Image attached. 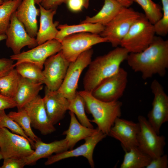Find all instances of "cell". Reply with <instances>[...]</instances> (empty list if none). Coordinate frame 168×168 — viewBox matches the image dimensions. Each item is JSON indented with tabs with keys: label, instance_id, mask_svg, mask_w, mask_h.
<instances>
[{
	"label": "cell",
	"instance_id": "6da1fadb",
	"mask_svg": "<svg viewBox=\"0 0 168 168\" xmlns=\"http://www.w3.org/2000/svg\"><path fill=\"white\" fill-rule=\"evenodd\" d=\"M126 60L134 72L141 73L144 80L155 74L163 77L168 68V40L155 36L146 49L140 52L129 53Z\"/></svg>",
	"mask_w": 168,
	"mask_h": 168
},
{
	"label": "cell",
	"instance_id": "7a4b0ae2",
	"mask_svg": "<svg viewBox=\"0 0 168 168\" xmlns=\"http://www.w3.org/2000/svg\"><path fill=\"white\" fill-rule=\"evenodd\" d=\"M129 53L118 46L91 61L83 79L84 90L91 93L102 81L117 72Z\"/></svg>",
	"mask_w": 168,
	"mask_h": 168
},
{
	"label": "cell",
	"instance_id": "3957f363",
	"mask_svg": "<svg viewBox=\"0 0 168 168\" xmlns=\"http://www.w3.org/2000/svg\"><path fill=\"white\" fill-rule=\"evenodd\" d=\"M78 92L84 99L87 112L92 116L90 121L97 125L99 131L108 135L115 120L121 116L122 102L119 100L104 101L84 90Z\"/></svg>",
	"mask_w": 168,
	"mask_h": 168
},
{
	"label": "cell",
	"instance_id": "277c9868",
	"mask_svg": "<svg viewBox=\"0 0 168 168\" xmlns=\"http://www.w3.org/2000/svg\"><path fill=\"white\" fill-rule=\"evenodd\" d=\"M155 34L154 25L142 13L132 26L120 46L129 53L141 52L152 42Z\"/></svg>",
	"mask_w": 168,
	"mask_h": 168
},
{
	"label": "cell",
	"instance_id": "5b68a950",
	"mask_svg": "<svg viewBox=\"0 0 168 168\" xmlns=\"http://www.w3.org/2000/svg\"><path fill=\"white\" fill-rule=\"evenodd\" d=\"M142 14L131 7H125L105 26L100 35L110 43L113 47H118L132 26Z\"/></svg>",
	"mask_w": 168,
	"mask_h": 168
},
{
	"label": "cell",
	"instance_id": "8992f818",
	"mask_svg": "<svg viewBox=\"0 0 168 168\" xmlns=\"http://www.w3.org/2000/svg\"><path fill=\"white\" fill-rule=\"evenodd\" d=\"M108 42L100 34L82 32L72 34L64 38L61 42V51L70 62L75 61L82 53L93 45Z\"/></svg>",
	"mask_w": 168,
	"mask_h": 168
},
{
	"label": "cell",
	"instance_id": "52a82bcc",
	"mask_svg": "<svg viewBox=\"0 0 168 168\" xmlns=\"http://www.w3.org/2000/svg\"><path fill=\"white\" fill-rule=\"evenodd\" d=\"M138 120L140 130L137 138L138 147L152 159L164 154L165 137L158 134L145 117L139 115Z\"/></svg>",
	"mask_w": 168,
	"mask_h": 168
},
{
	"label": "cell",
	"instance_id": "ba28073f",
	"mask_svg": "<svg viewBox=\"0 0 168 168\" xmlns=\"http://www.w3.org/2000/svg\"><path fill=\"white\" fill-rule=\"evenodd\" d=\"M93 51L92 48L80 55L70 62L63 81L57 91L68 100L72 99L77 92L78 82L83 70L91 61Z\"/></svg>",
	"mask_w": 168,
	"mask_h": 168
},
{
	"label": "cell",
	"instance_id": "9c48e42d",
	"mask_svg": "<svg viewBox=\"0 0 168 168\" xmlns=\"http://www.w3.org/2000/svg\"><path fill=\"white\" fill-rule=\"evenodd\" d=\"M128 77L127 72L120 67L117 72L102 81L91 93L96 98L104 101L118 100L124 92Z\"/></svg>",
	"mask_w": 168,
	"mask_h": 168
},
{
	"label": "cell",
	"instance_id": "30bf717a",
	"mask_svg": "<svg viewBox=\"0 0 168 168\" xmlns=\"http://www.w3.org/2000/svg\"><path fill=\"white\" fill-rule=\"evenodd\" d=\"M0 150L3 159L26 157L34 151L26 138L10 132L6 128H0Z\"/></svg>",
	"mask_w": 168,
	"mask_h": 168
},
{
	"label": "cell",
	"instance_id": "8fae6325",
	"mask_svg": "<svg viewBox=\"0 0 168 168\" xmlns=\"http://www.w3.org/2000/svg\"><path fill=\"white\" fill-rule=\"evenodd\" d=\"M153 94L152 108L147 114L148 121L156 133L160 135L162 125L168 121V96L163 87L156 79L151 85Z\"/></svg>",
	"mask_w": 168,
	"mask_h": 168
},
{
	"label": "cell",
	"instance_id": "7c38bea8",
	"mask_svg": "<svg viewBox=\"0 0 168 168\" xmlns=\"http://www.w3.org/2000/svg\"><path fill=\"white\" fill-rule=\"evenodd\" d=\"M70 62L65 58L61 51L48 58L42 71L44 84L53 91H57L61 86Z\"/></svg>",
	"mask_w": 168,
	"mask_h": 168
},
{
	"label": "cell",
	"instance_id": "4fadbf2b",
	"mask_svg": "<svg viewBox=\"0 0 168 168\" xmlns=\"http://www.w3.org/2000/svg\"><path fill=\"white\" fill-rule=\"evenodd\" d=\"M61 42L55 39L48 40L27 51L13 54L10 58L16 61V65L22 62L33 63L43 69L44 64L49 57L61 51Z\"/></svg>",
	"mask_w": 168,
	"mask_h": 168
},
{
	"label": "cell",
	"instance_id": "5bb4252c",
	"mask_svg": "<svg viewBox=\"0 0 168 168\" xmlns=\"http://www.w3.org/2000/svg\"><path fill=\"white\" fill-rule=\"evenodd\" d=\"M107 136V134L98 129L95 133L85 138V142L83 144L75 149L66 150L50 156L47 158L44 164L48 166L66 158L83 156L87 160L91 167L94 168L95 164L93 155L94 149L97 144Z\"/></svg>",
	"mask_w": 168,
	"mask_h": 168
},
{
	"label": "cell",
	"instance_id": "9a60e30c",
	"mask_svg": "<svg viewBox=\"0 0 168 168\" xmlns=\"http://www.w3.org/2000/svg\"><path fill=\"white\" fill-rule=\"evenodd\" d=\"M15 12L11 16L5 34L6 45L12 50L14 54H16L20 53L25 46L32 48L38 44L35 38L28 34L23 25L17 19Z\"/></svg>",
	"mask_w": 168,
	"mask_h": 168
},
{
	"label": "cell",
	"instance_id": "2e32d148",
	"mask_svg": "<svg viewBox=\"0 0 168 168\" xmlns=\"http://www.w3.org/2000/svg\"><path fill=\"white\" fill-rule=\"evenodd\" d=\"M139 130L138 122L119 117L115 120L108 135L119 141L124 151H128L138 146L137 138Z\"/></svg>",
	"mask_w": 168,
	"mask_h": 168
},
{
	"label": "cell",
	"instance_id": "e0dca14e",
	"mask_svg": "<svg viewBox=\"0 0 168 168\" xmlns=\"http://www.w3.org/2000/svg\"><path fill=\"white\" fill-rule=\"evenodd\" d=\"M30 118L31 126L44 135L51 134L56 129L48 117L43 98L39 95L23 108Z\"/></svg>",
	"mask_w": 168,
	"mask_h": 168
},
{
	"label": "cell",
	"instance_id": "ac0fdd59",
	"mask_svg": "<svg viewBox=\"0 0 168 168\" xmlns=\"http://www.w3.org/2000/svg\"><path fill=\"white\" fill-rule=\"evenodd\" d=\"M43 98L49 118L54 125L64 117L68 110L69 100L57 91H51L46 87Z\"/></svg>",
	"mask_w": 168,
	"mask_h": 168
},
{
	"label": "cell",
	"instance_id": "d6986e66",
	"mask_svg": "<svg viewBox=\"0 0 168 168\" xmlns=\"http://www.w3.org/2000/svg\"><path fill=\"white\" fill-rule=\"evenodd\" d=\"M35 4V0H22L15 12L27 33L34 38L38 30L37 17L40 15V9L36 7Z\"/></svg>",
	"mask_w": 168,
	"mask_h": 168
},
{
	"label": "cell",
	"instance_id": "ffe728a7",
	"mask_svg": "<svg viewBox=\"0 0 168 168\" xmlns=\"http://www.w3.org/2000/svg\"><path fill=\"white\" fill-rule=\"evenodd\" d=\"M40 10V27L36 37L38 44L54 39L58 31L59 22L53 21L57 9H47L38 5Z\"/></svg>",
	"mask_w": 168,
	"mask_h": 168
},
{
	"label": "cell",
	"instance_id": "44dd1931",
	"mask_svg": "<svg viewBox=\"0 0 168 168\" xmlns=\"http://www.w3.org/2000/svg\"><path fill=\"white\" fill-rule=\"evenodd\" d=\"M34 149L31 154L25 157L26 165H34L40 159L47 158L53 153L67 150L68 148V141L65 138L46 143L39 138L35 142Z\"/></svg>",
	"mask_w": 168,
	"mask_h": 168
},
{
	"label": "cell",
	"instance_id": "7402d4cb",
	"mask_svg": "<svg viewBox=\"0 0 168 168\" xmlns=\"http://www.w3.org/2000/svg\"><path fill=\"white\" fill-rule=\"evenodd\" d=\"M43 84L21 76L16 93L13 98L16 104L17 110L23 108L38 95L43 89Z\"/></svg>",
	"mask_w": 168,
	"mask_h": 168
},
{
	"label": "cell",
	"instance_id": "603a6c76",
	"mask_svg": "<svg viewBox=\"0 0 168 168\" xmlns=\"http://www.w3.org/2000/svg\"><path fill=\"white\" fill-rule=\"evenodd\" d=\"M70 121L68 129L64 131L63 135H66L65 138L68 141V149H73L79 141L85 139L98 131V129L86 127L78 121L75 114L69 111Z\"/></svg>",
	"mask_w": 168,
	"mask_h": 168
},
{
	"label": "cell",
	"instance_id": "cb8c5ba5",
	"mask_svg": "<svg viewBox=\"0 0 168 168\" xmlns=\"http://www.w3.org/2000/svg\"><path fill=\"white\" fill-rule=\"evenodd\" d=\"M124 7L116 0H104L102 7L96 14L91 17L86 16L81 23H98L105 26Z\"/></svg>",
	"mask_w": 168,
	"mask_h": 168
},
{
	"label": "cell",
	"instance_id": "d4e9b609",
	"mask_svg": "<svg viewBox=\"0 0 168 168\" xmlns=\"http://www.w3.org/2000/svg\"><path fill=\"white\" fill-rule=\"evenodd\" d=\"M105 26L98 23H81L77 25H68L67 24H59V29L55 39L61 42L65 37L76 33L88 32L100 34Z\"/></svg>",
	"mask_w": 168,
	"mask_h": 168
},
{
	"label": "cell",
	"instance_id": "484cf974",
	"mask_svg": "<svg viewBox=\"0 0 168 168\" xmlns=\"http://www.w3.org/2000/svg\"><path fill=\"white\" fill-rule=\"evenodd\" d=\"M125 154L120 168H144L148 165L152 158L138 146L124 151Z\"/></svg>",
	"mask_w": 168,
	"mask_h": 168
},
{
	"label": "cell",
	"instance_id": "4316f807",
	"mask_svg": "<svg viewBox=\"0 0 168 168\" xmlns=\"http://www.w3.org/2000/svg\"><path fill=\"white\" fill-rule=\"evenodd\" d=\"M21 76L14 68L0 77V93L13 98L16 93Z\"/></svg>",
	"mask_w": 168,
	"mask_h": 168
},
{
	"label": "cell",
	"instance_id": "83f0119b",
	"mask_svg": "<svg viewBox=\"0 0 168 168\" xmlns=\"http://www.w3.org/2000/svg\"><path fill=\"white\" fill-rule=\"evenodd\" d=\"M68 100V110L75 114L81 124L87 127L94 128L86 114L84 99L78 91L72 99Z\"/></svg>",
	"mask_w": 168,
	"mask_h": 168
},
{
	"label": "cell",
	"instance_id": "f1b7e54d",
	"mask_svg": "<svg viewBox=\"0 0 168 168\" xmlns=\"http://www.w3.org/2000/svg\"><path fill=\"white\" fill-rule=\"evenodd\" d=\"M15 67L16 70L21 77L44 84L42 70L36 65L25 62L16 65Z\"/></svg>",
	"mask_w": 168,
	"mask_h": 168
},
{
	"label": "cell",
	"instance_id": "f546056e",
	"mask_svg": "<svg viewBox=\"0 0 168 168\" xmlns=\"http://www.w3.org/2000/svg\"><path fill=\"white\" fill-rule=\"evenodd\" d=\"M22 0L4 2L0 6V35H5L10 24L11 16Z\"/></svg>",
	"mask_w": 168,
	"mask_h": 168
},
{
	"label": "cell",
	"instance_id": "4dcf8cb0",
	"mask_svg": "<svg viewBox=\"0 0 168 168\" xmlns=\"http://www.w3.org/2000/svg\"><path fill=\"white\" fill-rule=\"evenodd\" d=\"M7 115L20 126L27 136L33 142H35L39 138L32 131L30 118L24 108L18 110L17 112L10 111Z\"/></svg>",
	"mask_w": 168,
	"mask_h": 168
},
{
	"label": "cell",
	"instance_id": "1f68e13d",
	"mask_svg": "<svg viewBox=\"0 0 168 168\" xmlns=\"http://www.w3.org/2000/svg\"><path fill=\"white\" fill-rule=\"evenodd\" d=\"M138 4L144 12L147 19L152 24H154L162 17L161 7L152 0H132Z\"/></svg>",
	"mask_w": 168,
	"mask_h": 168
},
{
	"label": "cell",
	"instance_id": "d6a6232c",
	"mask_svg": "<svg viewBox=\"0 0 168 168\" xmlns=\"http://www.w3.org/2000/svg\"><path fill=\"white\" fill-rule=\"evenodd\" d=\"M6 128L12 133L26 138L29 141L34 149L35 142L30 139L19 125L6 114L5 110L0 111V128Z\"/></svg>",
	"mask_w": 168,
	"mask_h": 168
},
{
	"label": "cell",
	"instance_id": "836d02e7",
	"mask_svg": "<svg viewBox=\"0 0 168 168\" xmlns=\"http://www.w3.org/2000/svg\"><path fill=\"white\" fill-rule=\"evenodd\" d=\"M163 11L162 16L154 24L155 34L160 36L166 35L168 33V0H161Z\"/></svg>",
	"mask_w": 168,
	"mask_h": 168
},
{
	"label": "cell",
	"instance_id": "e575fe53",
	"mask_svg": "<svg viewBox=\"0 0 168 168\" xmlns=\"http://www.w3.org/2000/svg\"><path fill=\"white\" fill-rule=\"evenodd\" d=\"M3 160L0 168H22L26 166L25 157H11Z\"/></svg>",
	"mask_w": 168,
	"mask_h": 168
},
{
	"label": "cell",
	"instance_id": "d590c367",
	"mask_svg": "<svg viewBox=\"0 0 168 168\" xmlns=\"http://www.w3.org/2000/svg\"><path fill=\"white\" fill-rule=\"evenodd\" d=\"M168 158L167 154H164L156 158L152 159L146 168H167Z\"/></svg>",
	"mask_w": 168,
	"mask_h": 168
},
{
	"label": "cell",
	"instance_id": "8d00e7d4",
	"mask_svg": "<svg viewBox=\"0 0 168 168\" xmlns=\"http://www.w3.org/2000/svg\"><path fill=\"white\" fill-rule=\"evenodd\" d=\"M15 67L11 58H0V77L5 75Z\"/></svg>",
	"mask_w": 168,
	"mask_h": 168
},
{
	"label": "cell",
	"instance_id": "74e56055",
	"mask_svg": "<svg viewBox=\"0 0 168 168\" xmlns=\"http://www.w3.org/2000/svg\"><path fill=\"white\" fill-rule=\"evenodd\" d=\"M17 106L13 98L5 96L0 93V111Z\"/></svg>",
	"mask_w": 168,
	"mask_h": 168
},
{
	"label": "cell",
	"instance_id": "f35d334b",
	"mask_svg": "<svg viewBox=\"0 0 168 168\" xmlns=\"http://www.w3.org/2000/svg\"><path fill=\"white\" fill-rule=\"evenodd\" d=\"M65 3L70 11L75 12L81 11L84 6V0H67Z\"/></svg>",
	"mask_w": 168,
	"mask_h": 168
},
{
	"label": "cell",
	"instance_id": "ab89813d",
	"mask_svg": "<svg viewBox=\"0 0 168 168\" xmlns=\"http://www.w3.org/2000/svg\"><path fill=\"white\" fill-rule=\"evenodd\" d=\"M67 0H41L40 4L46 9H57L58 6Z\"/></svg>",
	"mask_w": 168,
	"mask_h": 168
},
{
	"label": "cell",
	"instance_id": "60d3db41",
	"mask_svg": "<svg viewBox=\"0 0 168 168\" xmlns=\"http://www.w3.org/2000/svg\"><path fill=\"white\" fill-rule=\"evenodd\" d=\"M120 3H121L122 5H123L124 6L126 7H129L131 6L133 2L132 0H116Z\"/></svg>",
	"mask_w": 168,
	"mask_h": 168
},
{
	"label": "cell",
	"instance_id": "b9f144b4",
	"mask_svg": "<svg viewBox=\"0 0 168 168\" xmlns=\"http://www.w3.org/2000/svg\"><path fill=\"white\" fill-rule=\"evenodd\" d=\"M84 7L87 9L89 6L90 0H84Z\"/></svg>",
	"mask_w": 168,
	"mask_h": 168
},
{
	"label": "cell",
	"instance_id": "7bdbcfd3",
	"mask_svg": "<svg viewBox=\"0 0 168 168\" xmlns=\"http://www.w3.org/2000/svg\"><path fill=\"white\" fill-rule=\"evenodd\" d=\"M6 38L7 36L6 34L0 35V41L6 40Z\"/></svg>",
	"mask_w": 168,
	"mask_h": 168
},
{
	"label": "cell",
	"instance_id": "ee69618b",
	"mask_svg": "<svg viewBox=\"0 0 168 168\" xmlns=\"http://www.w3.org/2000/svg\"><path fill=\"white\" fill-rule=\"evenodd\" d=\"M41 0H35V4L38 5L40 4Z\"/></svg>",
	"mask_w": 168,
	"mask_h": 168
},
{
	"label": "cell",
	"instance_id": "f6af8a7d",
	"mask_svg": "<svg viewBox=\"0 0 168 168\" xmlns=\"http://www.w3.org/2000/svg\"><path fill=\"white\" fill-rule=\"evenodd\" d=\"M2 159H3V157L2 154L0 150V160Z\"/></svg>",
	"mask_w": 168,
	"mask_h": 168
},
{
	"label": "cell",
	"instance_id": "bcb514c9",
	"mask_svg": "<svg viewBox=\"0 0 168 168\" xmlns=\"http://www.w3.org/2000/svg\"><path fill=\"white\" fill-rule=\"evenodd\" d=\"M3 2H4L2 0H0V6L1 5Z\"/></svg>",
	"mask_w": 168,
	"mask_h": 168
},
{
	"label": "cell",
	"instance_id": "7dc6e473",
	"mask_svg": "<svg viewBox=\"0 0 168 168\" xmlns=\"http://www.w3.org/2000/svg\"><path fill=\"white\" fill-rule=\"evenodd\" d=\"M4 2H6V1H12V0H2Z\"/></svg>",
	"mask_w": 168,
	"mask_h": 168
}]
</instances>
